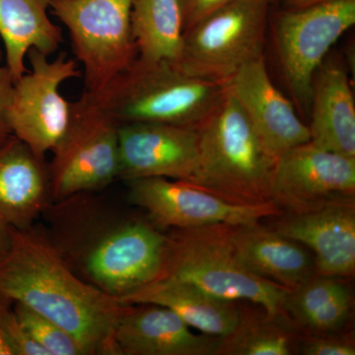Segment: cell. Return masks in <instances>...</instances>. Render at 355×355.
<instances>
[{"mask_svg": "<svg viewBox=\"0 0 355 355\" xmlns=\"http://www.w3.org/2000/svg\"><path fill=\"white\" fill-rule=\"evenodd\" d=\"M128 202L146 212L149 220L162 229L202 226L254 225L279 216L275 203L238 205L225 202L188 182L166 178H144L127 182Z\"/></svg>", "mask_w": 355, "mask_h": 355, "instance_id": "8fae6325", "label": "cell"}, {"mask_svg": "<svg viewBox=\"0 0 355 355\" xmlns=\"http://www.w3.org/2000/svg\"><path fill=\"white\" fill-rule=\"evenodd\" d=\"M21 324L49 355H87L83 345L58 324L27 306L13 303Z\"/></svg>", "mask_w": 355, "mask_h": 355, "instance_id": "d4e9b609", "label": "cell"}, {"mask_svg": "<svg viewBox=\"0 0 355 355\" xmlns=\"http://www.w3.org/2000/svg\"><path fill=\"white\" fill-rule=\"evenodd\" d=\"M13 303L0 295V355H12L4 336L3 322L6 313L12 307Z\"/></svg>", "mask_w": 355, "mask_h": 355, "instance_id": "f546056e", "label": "cell"}, {"mask_svg": "<svg viewBox=\"0 0 355 355\" xmlns=\"http://www.w3.org/2000/svg\"><path fill=\"white\" fill-rule=\"evenodd\" d=\"M198 130L200 162L188 183L233 205L272 202L270 184L275 160L227 88L218 108Z\"/></svg>", "mask_w": 355, "mask_h": 355, "instance_id": "277c9868", "label": "cell"}, {"mask_svg": "<svg viewBox=\"0 0 355 355\" xmlns=\"http://www.w3.org/2000/svg\"><path fill=\"white\" fill-rule=\"evenodd\" d=\"M44 229L77 275L121 300L160 279L167 234L150 220L125 216L91 193L51 202Z\"/></svg>", "mask_w": 355, "mask_h": 355, "instance_id": "6da1fadb", "label": "cell"}, {"mask_svg": "<svg viewBox=\"0 0 355 355\" xmlns=\"http://www.w3.org/2000/svg\"><path fill=\"white\" fill-rule=\"evenodd\" d=\"M46 161L11 135L0 144V222L9 227H31L51 205Z\"/></svg>", "mask_w": 355, "mask_h": 355, "instance_id": "e0dca14e", "label": "cell"}, {"mask_svg": "<svg viewBox=\"0 0 355 355\" xmlns=\"http://www.w3.org/2000/svg\"><path fill=\"white\" fill-rule=\"evenodd\" d=\"M4 336L12 355H49L35 342L16 317L12 307L6 313L3 322Z\"/></svg>", "mask_w": 355, "mask_h": 355, "instance_id": "484cf974", "label": "cell"}, {"mask_svg": "<svg viewBox=\"0 0 355 355\" xmlns=\"http://www.w3.org/2000/svg\"><path fill=\"white\" fill-rule=\"evenodd\" d=\"M261 315L242 312L235 330L222 338L218 355H289L295 336L284 315L272 316L265 310Z\"/></svg>", "mask_w": 355, "mask_h": 355, "instance_id": "cb8c5ba5", "label": "cell"}, {"mask_svg": "<svg viewBox=\"0 0 355 355\" xmlns=\"http://www.w3.org/2000/svg\"><path fill=\"white\" fill-rule=\"evenodd\" d=\"M355 157L330 153L311 141L275 159L270 200L291 214H304L334 203L354 202Z\"/></svg>", "mask_w": 355, "mask_h": 355, "instance_id": "7c38bea8", "label": "cell"}, {"mask_svg": "<svg viewBox=\"0 0 355 355\" xmlns=\"http://www.w3.org/2000/svg\"><path fill=\"white\" fill-rule=\"evenodd\" d=\"M198 162L200 135L195 128L165 123L119 128L118 180L166 178L191 182Z\"/></svg>", "mask_w": 355, "mask_h": 355, "instance_id": "4fadbf2b", "label": "cell"}, {"mask_svg": "<svg viewBox=\"0 0 355 355\" xmlns=\"http://www.w3.org/2000/svg\"><path fill=\"white\" fill-rule=\"evenodd\" d=\"M310 141L330 153L355 157V103L347 71L324 60L313 78Z\"/></svg>", "mask_w": 355, "mask_h": 355, "instance_id": "ac0fdd59", "label": "cell"}, {"mask_svg": "<svg viewBox=\"0 0 355 355\" xmlns=\"http://www.w3.org/2000/svg\"><path fill=\"white\" fill-rule=\"evenodd\" d=\"M50 0H0V37L13 83L28 71L31 50L51 55L64 43L62 30L49 16Z\"/></svg>", "mask_w": 355, "mask_h": 355, "instance_id": "44dd1931", "label": "cell"}, {"mask_svg": "<svg viewBox=\"0 0 355 355\" xmlns=\"http://www.w3.org/2000/svg\"><path fill=\"white\" fill-rule=\"evenodd\" d=\"M273 230L312 250L320 275L347 277L354 275V202L334 203L304 214H291L279 219Z\"/></svg>", "mask_w": 355, "mask_h": 355, "instance_id": "2e32d148", "label": "cell"}, {"mask_svg": "<svg viewBox=\"0 0 355 355\" xmlns=\"http://www.w3.org/2000/svg\"><path fill=\"white\" fill-rule=\"evenodd\" d=\"M327 335V334H326ZM305 355H354V340L347 336L318 335L305 336L297 343Z\"/></svg>", "mask_w": 355, "mask_h": 355, "instance_id": "4316f807", "label": "cell"}, {"mask_svg": "<svg viewBox=\"0 0 355 355\" xmlns=\"http://www.w3.org/2000/svg\"><path fill=\"white\" fill-rule=\"evenodd\" d=\"M130 26L139 58L176 62L183 39L179 0H132Z\"/></svg>", "mask_w": 355, "mask_h": 355, "instance_id": "603a6c76", "label": "cell"}, {"mask_svg": "<svg viewBox=\"0 0 355 355\" xmlns=\"http://www.w3.org/2000/svg\"><path fill=\"white\" fill-rule=\"evenodd\" d=\"M0 261V295L55 322L87 355H116L114 331L125 303L77 275L44 229L10 227Z\"/></svg>", "mask_w": 355, "mask_h": 355, "instance_id": "7a4b0ae2", "label": "cell"}, {"mask_svg": "<svg viewBox=\"0 0 355 355\" xmlns=\"http://www.w3.org/2000/svg\"><path fill=\"white\" fill-rule=\"evenodd\" d=\"M222 338L193 333L164 306L125 304L114 331L116 355H214Z\"/></svg>", "mask_w": 355, "mask_h": 355, "instance_id": "9a60e30c", "label": "cell"}, {"mask_svg": "<svg viewBox=\"0 0 355 355\" xmlns=\"http://www.w3.org/2000/svg\"><path fill=\"white\" fill-rule=\"evenodd\" d=\"M268 0H236L183 32L175 64L189 76L226 86L265 57Z\"/></svg>", "mask_w": 355, "mask_h": 355, "instance_id": "8992f818", "label": "cell"}, {"mask_svg": "<svg viewBox=\"0 0 355 355\" xmlns=\"http://www.w3.org/2000/svg\"><path fill=\"white\" fill-rule=\"evenodd\" d=\"M132 0H50L67 27L76 62L83 64L84 91L96 93L139 58L133 41Z\"/></svg>", "mask_w": 355, "mask_h": 355, "instance_id": "9c48e42d", "label": "cell"}, {"mask_svg": "<svg viewBox=\"0 0 355 355\" xmlns=\"http://www.w3.org/2000/svg\"><path fill=\"white\" fill-rule=\"evenodd\" d=\"M118 123L84 91L48 165L51 202L104 190L119 177Z\"/></svg>", "mask_w": 355, "mask_h": 355, "instance_id": "52a82bcc", "label": "cell"}, {"mask_svg": "<svg viewBox=\"0 0 355 355\" xmlns=\"http://www.w3.org/2000/svg\"><path fill=\"white\" fill-rule=\"evenodd\" d=\"M90 94L119 127L165 123L198 130L221 104L226 86L189 76L174 62L137 58Z\"/></svg>", "mask_w": 355, "mask_h": 355, "instance_id": "3957f363", "label": "cell"}, {"mask_svg": "<svg viewBox=\"0 0 355 355\" xmlns=\"http://www.w3.org/2000/svg\"><path fill=\"white\" fill-rule=\"evenodd\" d=\"M284 9H303L308 7L320 6V4L328 3L334 0H279Z\"/></svg>", "mask_w": 355, "mask_h": 355, "instance_id": "4dcf8cb0", "label": "cell"}, {"mask_svg": "<svg viewBox=\"0 0 355 355\" xmlns=\"http://www.w3.org/2000/svg\"><path fill=\"white\" fill-rule=\"evenodd\" d=\"M268 1H270V3L272 4L273 1H275V0H268Z\"/></svg>", "mask_w": 355, "mask_h": 355, "instance_id": "836d02e7", "label": "cell"}, {"mask_svg": "<svg viewBox=\"0 0 355 355\" xmlns=\"http://www.w3.org/2000/svg\"><path fill=\"white\" fill-rule=\"evenodd\" d=\"M11 233L10 227L6 224L0 222V261L6 256L10 246Z\"/></svg>", "mask_w": 355, "mask_h": 355, "instance_id": "1f68e13d", "label": "cell"}, {"mask_svg": "<svg viewBox=\"0 0 355 355\" xmlns=\"http://www.w3.org/2000/svg\"><path fill=\"white\" fill-rule=\"evenodd\" d=\"M230 226L172 229L167 234L161 277L188 280L226 300L254 303L272 316L286 315L284 306L289 289L244 265L231 241Z\"/></svg>", "mask_w": 355, "mask_h": 355, "instance_id": "5b68a950", "label": "cell"}, {"mask_svg": "<svg viewBox=\"0 0 355 355\" xmlns=\"http://www.w3.org/2000/svg\"><path fill=\"white\" fill-rule=\"evenodd\" d=\"M226 88L275 160L292 147L310 141L308 125L299 119L293 103L275 87L265 57L242 67Z\"/></svg>", "mask_w": 355, "mask_h": 355, "instance_id": "5bb4252c", "label": "cell"}, {"mask_svg": "<svg viewBox=\"0 0 355 355\" xmlns=\"http://www.w3.org/2000/svg\"><path fill=\"white\" fill-rule=\"evenodd\" d=\"M0 60H2V53H1V51H0Z\"/></svg>", "mask_w": 355, "mask_h": 355, "instance_id": "d6a6232c", "label": "cell"}, {"mask_svg": "<svg viewBox=\"0 0 355 355\" xmlns=\"http://www.w3.org/2000/svg\"><path fill=\"white\" fill-rule=\"evenodd\" d=\"M30 69L13 83L6 118L14 137L46 160L67 130L71 103L60 93L67 80L80 77L76 60L60 53L55 60L37 50L27 55Z\"/></svg>", "mask_w": 355, "mask_h": 355, "instance_id": "30bf717a", "label": "cell"}, {"mask_svg": "<svg viewBox=\"0 0 355 355\" xmlns=\"http://www.w3.org/2000/svg\"><path fill=\"white\" fill-rule=\"evenodd\" d=\"M0 60V144L12 135L8 123L6 112L12 90L13 80L6 64H2Z\"/></svg>", "mask_w": 355, "mask_h": 355, "instance_id": "f1b7e54d", "label": "cell"}, {"mask_svg": "<svg viewBox=\"0 0 355 355\" xmlns=\"http://www.w3.org/2000/svg\"><path fill=\"white\" fill-rule=\"evenodd\" d=\"M284 310L313 333L333 334L349 321L352 295L349 287L338 277L313 275L289 291Z\"/></svg>", "mask_w": 355, "mask_h": 355, "instance_id": "7402d4cb", "label": "cell"}, {"mask_svg": "<svg viewBox=\"0 0 355 355\" xmlns=\"http://www.w3.org/2000/svg\"><path fill=\"white\" fill-rule=\"evenodd\" d=\"M236 0H179L183 32Z\"/></svg>", "mask_w": 355, "mask_h": 355, "instance_id": "83f0119b", "label": "cell"}, {"mask_svg": "<svg viewBox=\"0 0 355 355\" xmlns=\"http://www.w3.org/2000/svg\"><path fill=\"white\" fill-rule=\"evenodd\" d=\"M230 237L236 253L251 272L289 291L316 272L314 259L304 245L260 223L231 225Z\"/></svg>", "mask_w": 355, "mask_h": 355, "instance_id": "ffe728a7", "label": "cell"}, {"mask_svg": "<svg viewBox=\"0 0 355 355\" xmlns=\"http://www.w3.org/2000/svg\"><path fill=\"white\" fill-rule=\"evenodd\" d=\"M355 24V0L282 9L272 19V44L292 103L309 116L313 78L331 46Z\"/></svg>", "mask_w": 355, "mask_h": 355, "instance_id": "ba28073f", "label": "cell"}, {"mask_svg": "<svg viewBox=\"0 0 355 355\" xmlns=\"http://www.w3.org/2000/svg\"><path fill=\"white\" fill-rule=\"evenodd\" d=\"M120 301L125 304L164 306L176 313L191 329L217 338L230 335L241 315L235 301L216 297L188 280L173 277L149 282Z\"/></svg>", "mask_w": 355, "mask_h": 355, "instance_id": "d6986e66", "label": "cell"}]
</instances>
